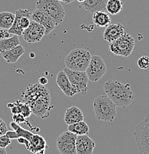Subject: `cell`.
<instances>
[{
	"instance_id": "6da1fadb",
	"label": "cell",
	"mask_w": 149,
	"mask_h": 154,
	"mask_svg": "<svg viewBox=\"0 0 149 154\" xmlns=\"http://www.w3.org/2000/svg\"><path fill=\"white\" fill-rule=\"evenodd\" d=\"M22 102L28 104L32 113L45 119L50 116L52 109L51 105V94L46 87L39 83L29 85L22 93Z\"/></svg>"
},
{
	"instance_id": "7a4b0ae2",
	"label": "cell",
	"mask_w": 149,
	"mask_h": 154,
	"mask_svg": "<svg viewBox=\"0 0 149 154\" xmlns=\"http://www.w3.org/2000/svg\"><path fill=\"white\" fill-rule=\"evenodd\" d=\"M104 91L116 107L122 108H126L131 105L134 99V95L129 83L123 84L118 81L108 80L104 84Z\"/></svg>"
},
{
	"instance_id": "3957f363",
	"label": "cell",
	"mask_w": 149,
	"mask_h": 154,
	"mask_svg": "<svg viewBox=\"0 0 149 154\" xmlns=\"http://www.w3.org/2000/svg\"><path fill=\"white\" fill-rule=\"evenodd\" d=\"M94 114L99 121L111 122L116 118V105L106 95L95 98L93 102Z\"/></svg>"
},
{
	"instance_id": "277c9868",
	"label": "cell",
	"mask_w": 149,
	"mask_h": 154,
	"mask_svg": "<svg viewBox=\"0 0 149 154\" xmlns=\"http://www.w3.org/2000/svg\"><path fill=\"white\" fill-rule=\"evenodd\" d=\"M91 53L82 48L72 50L65 58V65L67 68L76 71H85L91 60Z\"/></svg>"
},
{
	"instance_id": "5b68a950",
	"label": "cell",
	"mask_w": 149,
	"mask_h": 154,
	"mask_svg": "<svg viewBox=\"0 0 149 154\" xmlns=\"http://www.w3.org/2000/svg\"><path fill=\"white\" fill-rule=\"evenodd\" d=\"M36 9L48 14L55 22L56 25H60L65 19V9L58 0H37Z\"/></svg>"
},
{
	"instance_id": "8992f818",
	"label": "cell",
	"mask_w": 149,
	"mask_h": 154,
	"mask_svg": "<svg viewBox=\"0 0 149 154\" xmlns=\"http://www.w3.org/2000/svg\"><path fill=\"white\" fill-rule=\"evenodd\" d=\"M135 46L134 38L127 33L121 37L109 43V51L113 55L128 57L131 55Z\"/></svg>"
},
{
	"instance_id": "52a82bcc",
	"label": "cell",
	"mask_w": 149,
	"mask_h": 154,
	"mask_svg": "<svg viewBox=\"0 0 149 154\" xmlns=\"http://www.w3.org/2000/svg\"><path fill=\"white\" fill-rule=\"evenodd\" d=\"M134 136L139 154H149V114L136 126Z\"/></svg>"
},
{
	"instance_id": "ba28073f",
	"label": "cell",
	"mask_w": 149,
	"mask_h": 154,
	"mask_svg": "<svg viewBox=\"0 0 149 154\" xmlns=\"http://www.w3.org/2000/svg\"><path fill=\"white\" fill-rule=\"evenodd\" d=\"M63 70L66 73L72 88L76 94H81L83 96H85L88 89V83L89 81L85 71L72 70L67 67H65Z\"/></svg>"
},
{
	"instance_id": "9c48e42d",
	"label": "cell",
	"mask_w": 149,
	"mask_h": 154,
	"mask_svg": "<svg viewBox=\"0 0 149 154\" xmlns=\"http://www.w3.org/2000/svg\"><path fill=\"white\" fill-rule=\"evenodd\" d=\"M106 65L102 58L97 55L91 56L88 66L85 70L89 81L97 82L106 73Z\"/></svg>"
},
{
	"instance_id": "30bf717a",
	"label": "cell",
	"mask_w": 149,
	"mask_h": 154,
	"mask_svg": "<svg viewBox=\"0 0 149 154\" xmlns=\"http://www.w3.org/2000/svg\"><path fill=\"white\" fill-rule=\"evenodd\" d=\"M76 135L67 131L57 139V148L60 154H77L76 150Z\"/></svg>"
},
{
	"instance_id": "8fae6325",
	"label": "cell",
	"mask_w": 149,
	"mask_h": 154,
	"mask_svg": "<svg viewBox=\"0 0 149 154\" xmlns=\"http://www.w3.org/2000/svg\"><path fill=\"white\" fill-rule=\"evenodd\" d=\"M31 13L28 9H19L15 13V19L13 25L8 29L9 33L13 35L22 36L24 30H25L30 23L29 18Z\"/></svg>"
},
{
	"instance_id": "7c38bea8",
	"label": "cell",
	"mask_w": 149,
	"mask_h": 154,
	"mask_svg": "<svg viewBox=\"0 0 149 154\" xmlns=\"http://www.w3.org/2000/svg\"><path fill=\"white\" fill-rule=\"evenodd\" d=\"M45 30L42 25L34 21H30L29 26L23 30L22 36L24 40L29 44L39 42L43 38Z\"/></svg>"
},
{
	"instance_id": "4fadbf2b",
	"label": "cell",
	"mask_w": 149,
	"mask_h": 154,
	"mask_svg": "<svg viewBox=\"0 0 149 154\" xmlns=\"http://www.w3.org/2000/svg\"><path fill=\"white\" fill-rule=\"evenodd\" d=\"M30 18L33 21L38 22L44 27L45 30V35H48L49 33H51L57 26L55 22L53 20L52 18L40 10L35 9L30 15Z\"/></svg>"
},
{
	"instance_id": "5bb4252c",
	"label": "cell",
	"mask_w": 149,
	"mask_h": 154,
	"mask_svg": "<svg viewBox=\"0 0 149 154\" xmlns=\"http://www.w3.org/2000/svg\"><path fill=\"white\" fill-rule=\"evenodd\" d=\"M95 142L88 135L76 136V150L77 154H94Z\"/></svg>"
},
{
	"instance_id": "9a60e30c",
	"label": "cell",
	"mask_w": 149,
	"mask_h": 154,
	"mask_svg": "<svg viewBox=\"0 0 149 154\" xmlns=\"http://www.w3.org/2000/svg\"><path fill=\"white\" fill-rule=\"evenodd\" d=\"M125 33V27L122 24H110L104 30L103 38L108 43H110L121 37Z\"/></svg>"
},
{
	"instance_id": "2e32d148",
	"label": "cell",
	"mask_w": 149,
	"mask_h": 154,
	"mask_svg": "<svg viewBox=\"0 0 149 154\" xmlns=\"http://www.w3.org/2000/svg\"><path fill=\"white\" fill-rule=\"evenodd\" d=\"M56 82H57V85L62 91V93L68 97H72V96L77 94L72 88L69 79H68L66 73H65L63 70L57 73Z\"/></svg>"
},
{
	"instance_id": "e0dca14e",
	"label": "cell",
	"mask_w": 149,
	"mask_h": 154,
	"mask_svg": "<svg viewBox=\"0 0 149 154\" xmlns=\"http://www.w3.org/2000/svg\"><path fill=\"white\" fill-rule=\"evenodd\" d=\"M107 0H85L79 3V6L86 13L94 14L97 11H106Z\"/></svg>"
},
{
	"instance_id": "ac0fdd59",
	"label": "cell",
	"mask_w": 149,
	"mask_h": 154,
	"mask_svg": "<svg viewBox=\"0 0 149 154\" xmlns=\"http://www.w3.org/2000/svg\"><path fill=\"white\" fill-rule=\"evenodd\" d=\"M84 120L82 111L76 106H72L66 110L64 116V121L67 125L74 124Z\"/></svg>"
},
{
	"instance_id": "d6986e66",
	"label": "cell",
	"mask_w": 149,
	"mask_h": 154,
	"mask_svg": "<svg viewBox=\"0 0 149 154\" xmlns=\"http://www.w3.org/2000/svg\"><path fill=\"white\" fill-rule=\"evenodd\" d=\"M25 48L21 45L13 48L12 49L2 53L1 56L8 63H16L20 58L25 54Z\"/></svg>"
},
{
	"instance_id": "ffe728a7",
	"label": "cell",
	"mask_w": 149,
	"mask_h": 154,
	"mask_svg": "<svg viewBox=\"0 0 149 154\" xmlns=\"http://www.w3.org/2000/svg\"><path fill=\"white\" fill-rule=\"evenodd\" d=\"M48 146L47 142L42 136L38 134H33L31 139L29 141V146L27 150L31 153H35L40 150H45L46 149H48Z\"/></svg>"
},
{
	"instance_id": "44dd1931",
	"label": "cell",
	"mask_w": 149,
	"mask_h": 154,
	"mask_svg": "<svg viewBox=\"0 0 149 154\" xmlns=\"http://www.w3.org/2000/svg\"><path fill=\"white\" fill-rule=\"evenodd\" d=\"M93 22L98 28H106L110 24V16L106 11H97L93 14Z\"/></svg>"
},
{
	"instance_id": "7402d4cb",
	"label": "cell",
	"mask_w": 149,
	"mask_h": 154,
	"mask_svg": "<svg viewBox=\"0 0 149 154\" xmlns=\"http://www.w3.org/2000/svg\"><path fill=\"white\" fill-rule=\"evenodd\" d=\"M68 131L76 136L88 135L89 134V127L88 125L83 120V121L74 123V124L68 125Z\"/></svg>"
},
{
	"instance_id": "603a6c76",
	"label": "cell",
	"mask_w": 149,
	"mask_h": 154,
	"mask_svg": "<svg viewBox=\"0 0 149 154\" xmlns=\"http://www.w3.org/2000/svg\"><path fill=\"white\" fill-rule=\"evenodd\" d=\"M19 45H20V40L17 35H14L5 39L0 40V54L12 49Z\"/></svg>"
},
{
	"instance_id": "cb8c5ba5",
	"label": "cell",
	"mask_w": 149,
	"mask_h": 154,
	"mask_svg": "<svg viewBox=\"0 0 149 154\" xmlns=\"http://www.w3.org/2000/svg\"><path fill=\"white\" fill-rule=\"evenodd\" d=\"M15 19V14L8 11L0 12V28L10 29Z\"/></svg>"
},
{
	"instance_id": "d4e9b609",
	"label": "cell",
	"mask_w": 149,
	"mask_h": 154,
	"mask_svg": "<svg viewBox=\"0 0 149 154\" xmlns=\"http://www.w3.org/2000/svg\"><path fill=\"white\" fill-rule=\"evenodd\" d=\"M106 12L110 15H117L123 9V2L121 0H107Z\"/></svg>"
},
{
	"instance_id": "484cf974",
	"label": "cell",
	"mask_w": 149,
	"mask_h": 154,
	"mask_svg": "<svg viewBox=\"0 0 149 154\" xmlns=\"http://www.w3.org/2000/svg\"><path fill=\"white\" fill-rule=\"evenodd\" d=\"M10 127L17 133V137H23L25 139H28V141H30L31 139L32 136H33V134L30 131H27V130L24 129L20 125L17 124V123L12 122L10 123Z\"/></svg>"
},
{
	"instance_id": "4316f807",
	"label": "cell",
	"mask_w": 149,
	"mask_h": 154,
	"mask_svg": "<svg viewBox=\"0 0 149 154\" xmlns=\"http://www.w3.org/2000/svg\"><path fill=\"white\" fill-rule=\"evenodd\" d=\"M22 102L20 100H16L14 103H8L7 107L11 109V111L13 114H19L22 111Z\"/></svg>"
},
{
	"instance_id": "83f0119b",
	"label": "cell",
	"mask_w": 149,
	"mask_h": 154,
	"mask_svg": "<svg viewBox=\"0 0 149 154\" xmlns=\"http://www.w3.org/2000/svg\"><path fill=\"white\" fill-rule=\"evenodd\" d=\"M137 66L142 70L149 68V57L147 56H142L137 60Z\"/></svg>"
},
{
	"instance_id": "f1b7e54d",
	"label": "cell",
	"mask_w": 149,
	"mask_h": 154,
	"mask_svg": "<svg viewBox=\"0 0 149 154\" xmlns=\"http://www.w3.org/2000/svg\"><path fill=\"white\" fill-rule=\"evenodd\" d=\"M32 112L31 110H30V107L28 104L25 103V102H22V111H21V114L23 116L25 119L29 118L31 115Z\"/></svg>"
},
{
	"instance_id": "f546056e",
	"label": "cell",
	"mask_w": 149,
	"mask_h": 154,
	"mask_svg": "<svg viewBox=\"0 0 149 154\" xmlns=\"http://www.w3.org/2000/svg\"><path fill=\"white\" fill-rule=\"evenodd\" d=\"M11 144V139H9L5 134L0 136V147L5 149Z\"/></svg>"
},
{
	"instance_id": "4dcf8cb0",
	"label": "cell",
	"mask_w": 149,
	"mask_h": 154,
	"mask_svg": "<svg viewBox=\"0 0 149 154\" xmlns=\"http://www.w3.org/2000/svg\"><path fill=\"white\" fill-rule=\"evenodd\" d=\"M13 121L14 122L17 123V124H21V123H27L28 125H30V123L28 122L26 120V119L23 116L21 113H19V114H13L12 116Z\"/></svg>"
},
{
	"instance_id": "1f68e13d",
	"label": "cell",
	"mask_w": 149,
	"mask_h": 154,
	"mask_svg": "<svg viewBox=\"0 0 149 154\" xmlns=\"http://www.w3.org/2000/svg\"><path fill=\"white\" fill-rule=\"evenodd\" d=\"M12 35L13 34L9 33L8 30H7V29H0V40L5 39V38L11 37V36H12Z\"/></svg>"
},
{
	"instance_id": "d6a6232c",
	"label": "cell",
	"mask_w": 149,
	"mask_h": 154,
	"mask_svg": "<svg viewBox=\"0 0 149 154\" xmlns=\"http://www.w3.org/2000/svg\"><path fill=\"white\" fill-rule=\"evenodd\" d=\"M8 131V129L7 125H6V123L0 118V136L5 134Z\"/></svg>"
},
{
	"instance_id": "836d02e7",
	"label": "cell",
	"mask_w": 149,
	"mask_h": 154,
	"mask_svg": "<svg viewBox=\"0 0 149 154\" xmlns=\"http://www.w3.org/2000/svg\"><path fill=\"white\" fill-rule=\"evenodd\" d=\"M5 135L9 138V139H11V140H12V139H17V138H18L17 137V133L14 131H8L7 132H6Z\"/></svg>"
},
{
	"instance_id": "e575fe53",
	"label": "cell",
	"mask_w": 149,
	"mask_h": 154,
	"mask_svg": "<svg viewBox=\"0 0 149 154\" xmlns=\"http://www.w3.org/2000/svg\"><path fill=\"white\" fill-rule=\"evenodd\" d=\"M17 141H18V142L20 144H24L26 148H28V146H29V141H28L27 139H25V138L19 137V138H17Z\"/></svg>"
},
{
	"instance_id": "d590c367",
	"label": "cell",
	"mask_w": 149,
	"mask_h": 154,
	"mask_svg": "<svg viewBox=\"0 0 149 154\" xmlns=\"http://www.w3.org/2000/svg\"><path fill=\"white\" fill-rule=\"evenodd\" d=\"M48 82V79L46 78V77L42 76V77H40V78L39 79V82L38 83L41 85L45 86Z\"/></svg>"
},
{
	"instance_id": "8d00e7d4",
	"label": "cell",
	"mask_w": 149,
	"mask_h": 154,
	"mask_svg": "<svg viewBox=\"0 0 149 154\" xmlns=\"http://www.w3.org/2000/svg\"><path fill=\"white\" fill-rule=\"evenodd\" d=\"M0 154H8V153L7 151H6L5 149L1 148V147H0Z\"/></svg>"
},
{
	"instance_id": "74e56055",
	"label": "cell",
	"mask_w": 149,
	"mask_h": 154,
	"mask_svg": "<svg viewBox=\"0 0 149 154\" xmlns=\"http://www.w3.org/2000/svg\"><path fill=\"white\" fill-rule=\"evenodd\" d=\"M45 150H40V151L36 152V153H35L34 154H45Z\"/></svg>"
},
{
	"instance_id": "f35d334b",
	"label": "cell",
	"mask_w": 149,
	"mask_h": 154,
	"mask_svg": "<svg viewBox=\"0 0 149 154\" xmlns=\"http://www.w3.org/2000/svg\"><path fill=\"white\" fill-rule=\"evenodd\" d=\"M73 1H75V0H67V2H66V4H70V3L73 2Z\"/></svg>"
},
{
	"instance_id": "ab89813d",
	"label": "cell",
	"mask_w": 149,
	"mask_h": 154,
	"mask_svg": "<svg viewBox=\"0 0 149 154\" xmlns=\"http://www.w3.org/2000/svg\"><path fill=\"white\" fill-rule=\"evenodd\" d=\"M59 2H64V3H65V4H66V2H67V0H58Z\"/></svg>"
},
{
	"instance_id": "60d3db41",
	"label": "cell",
	"mask_w": 149,
	"mask_h": 154,
	"mask_svg": "<svg viewBox=\"0 0 149 154\" xmlns=\"http://www.w3.org/2000/svg\"><path fill=\"white\" fill-rule=\"evenodd\" d=\"M76 1H77L79 3H82V2H83L85 1V0H76Z\"/></svg>"
}]
</instances>
